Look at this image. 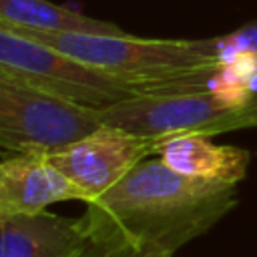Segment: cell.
Listing matches in <instances>:
<instances>
[{
  "label": "cell",
  "mask_w": 257,
  "mask_h": 257,
  "mask_svg": "<svg viewBox=\"0 0 257 257\" xmlns=\"http://www.w3.org/2000/svg\"><path fill=\"white\" fill-rule=\"evenodd\" d=\"M0 26L36 32L122 34L114 22L90 18L78 10L48 0H0Z\"/></svg>",
  "instance_id": "cell-10"
},
{
  "label": "cell",
  "mask_w": 257,
  "mask_h": 257,
  "mask_svg": "<svg viewBox=\"0 0 257 257\" xmlns=\"http://www.w3.org/2000/svg\"><path fill=\"white\" fill-rule=\"evenodd\" d=\"M12 30V28H10ZM90 66L147 84L209 82L221 68L211 38H141L122 34L14 30Z\"/></svg>",
  "instance_id": "cell-2"
},
{
  "label": "cell",
  "mask_w": 257,
  "mask_h": 257,
  "mask_svg": "<svg viewBox=\"0 0 257 257\" xmlns=\"http://www.w3.org/2000/svg\"><path fill=\"white\" fill-rule=\"evenodd\" d=\"M0 78L16 80L70 102L100 110L139 94L163 92L181 86H209L211 82L147 84L128 80L4 26H0Z\"/></svg>",
  "instance_id": "cell-3"
},
{
  "label": "cell",
  "mask_w": 257,
  "mask_h": 257,
  "mask_svg": "<svg viewBox=\"0 0 257 257\" xmlns=\"http://www.w3.org/2000/svg\"><path fill=\"white\" fill-rule=\"evenodd\" d=\"M237 203L233 183L181 175L161 159L141 161L102 197L86 203L88 239L145 257H173Z\"/></svg>",
  "instance_id": "cell-1"
},
{
  "label": "cell",
  "mask_w": 257,
  "mask_h": 257,
  "mask_svg": "<svg viewBox=\"0 0 257 257\" xmlns=\"http://www.w3.org/2000/svg\"><path fill=\"white\" fill-rule=\"evenodd\" d=\"M161 141L102 124L98 131L46 155L84 195L86 203L102 197L141 161L157 155Z\"/></svg>",
  "instance_id": "cell-6"
},
{
  "label": "cell",
  "mask_w": 257,
  "mask_h": 257,
  "mask_svg": "<svg viewBox=\"0 0 257 257\" xmlns=\"http://www.w3.org/2000/svg\"><path fill=\"white\" fill-rule=\"evenodd\" d=\"M211 44L215 48L217 58L223 62H229L233 58L245 56V54H257V20L249 22L229 34L211 38Z\"/></svg>",
  "instance_id": "cell-12"
},
{
  "label": "cell",
  "mask_w": 257,
  "mask_h": 257,
  "mask_svg": "<svg viewBox=\"0 0 257 257\" xmlns=\"http://www.w3.org/2000/svg\"><path fill=\"white\" fill-rule=\"evenodd\" d=\"M60 201H84L82 191L46 155L14 153L0 163V217L34 215Z\"/></svg>",
  "instance_id": "cell-7"
},
{
  "label": "cell",
  "mask_w": 257,
  "mask_h": 257,
  "mask_svg": "<svg viewBox=\"0 0 257 257\" xmlns=\"http://www.w3.org/2000/svg\"><path fill=\"white\" fill-rule=\"evenodd\" d=\"M88 241L86 221L52 215L0 217V257H80Z\"/></svg>",
  "instance_id": "cell-8"
},
{
  "label": "cell",
  "mask_w": 257,
  "mask_h": 257,
  "mask_svg": "<svg viewBox=\"0 0 257 257\" xmlns=\"http://www.w3.org/2000/svg\"><path fill=\"white\" fill-rule=\"evenodd\" d=\"M102 122L157 141L177 135L213 137L257 126V96L239 102L209 86H181L112 104L102 110Z\"/></svg>",
  "instance_id": "cell-4"
},
{
  "label": "cell",
  "mask_w": 257,
  "mask_h": 257,
  "mask_svg": "<svg viewBox=\"0 0 257 257\" xmlns=\"http://www.w3.org/2000/svg\"><path fill=\"white\" fill-rule=\"evenodd\" d=\"M159 159L173 171L205 181L241 183L249 167V151L233 145H215L207 135H177L163 139Z\"/></svg>",
  "instance_id": "cell-9"
},
{
  "label": "cell",
  "mask_w": 257,
  "mask_h": 257,
  "mask_svg": "<svg viewBox=\"0 0 257 257\" xmlns=\"http://www.w3.org/2000/svg\"><path fill=\"white\" fill-rule=\"evenodd\" d=\"M209 88L231 100H249L257 96V54H245L223 62L213 74Z\"/></svg>",
  "instance_id": "cell-11"
},
{
  "label": "cell",
  "mask_w": 257,
  "mask_h": 257,
  "mask_svg": "<svg viewBox=\"0 0 257 257\" xmlns=\"http://www.w3.org/2000/svg\"><path fill=\"white\" fill-rule=\"evenodd\" d=\"M102 124L100 108L0 78V145L6 151L50 155Z\"/></svg>",
  "instance_id": "cell-5"
}]
</instances>
